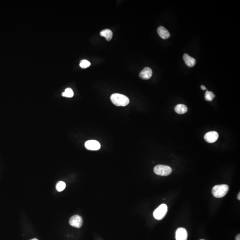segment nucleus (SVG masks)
Masks as SVG:
<instances>
[{
  "label": "nucleus",
  "instance_id": "nucleus-1",
  "mask_svg": "<svg viewBox=\"0 0 240 240\" xmlns=\"http://www.w3.org/2000/svg\"><path fill=\"white\" fill-rule=\"evenodd\" d=\"M112 103L117 106H125L130 103L128 97L125 95L119 94H112L110 97Z\"/></svg>",
  "mask_w": 240,
  "mask_h": 240
},
{
  "label": "nucleus",
  "instance_id": "nucleus-2",
  "mask_svg": "<svg viewBox=\"0 0 240 240\" xmlns=\"http://www.w3.org/2000/svg\"><path fill=\"white\" fill-rule=\"evenodd\" d=\"M229 190V187L226 184H219L214 186L212 189L213 196L217 198H222L227 194Z\"/></svg>",
  "mask_w": 240,
  "mask_h": 240
},
{
  "label": "nucleus",
  "instance_id": "nucleus-3",
  "mask_svg": "<svg viewBox=\"0 0 240 240\" xmlns=\"http://www.w3.org/2000/svg\"><path fill=\"white\" fill-rule=\"evenodd\" d=\"M154 172L156 174L161 176H167L171 174L172 169L169 166L167 165H157L154 168Z\"/></svg>",
  "mask_w": 240,
  "mask_h": 240
},
{
  "label": "nucleus",
  "instance_id": "nucleus-4",
  "mask_svg": "<svg viewBox=\"0 0 240 240\" xmlns=\"http://www.w3.org/2000/svg\"><path fill=\"white\" fill-rule=\"evenodd\" d=\"M168 211V207L167 205L163 204L160 205L158 208H156L154 211V216L156 219L158 220H162L164 218V217L166 215Z\"/></svg>",
  "mask_w": 240,
  "mask_h": 240
},
{
  "label": "nucleus",
  "instance_id": "nucleus-5",
  "mask_svg": "<svg viewBox=\"0 0 240 240\" xmlns=\"http://www.w3.org/2000/svg\"><path fill=\"white\" fill-rule=\"evenodd\" d=\"M70 224L71 226L75 228H81L83 224L82 217L78 215L73 216L70 219Z\"/></svg>",
  "mask_w": 240,
  "mask_h": 240
},
{
  "label": "nucleus",
  "instance_id": "nucleus-6",
  "mask_svg": "<svg viewBox=\"0 0 240 240\" xmlns=\"http://www.w3.org/2000/svg\"><path fill=\"white\" fill-rule=\"evenodd\" d=\"M85 147L87 149L91 150H98L100 148V144L96 140H90L85 143Z\"/></svg>",
  "mask_w": 240,
  "mask_h": 240
},
{
  "label": "nucleus",
  "instance_id": "nucleus-7",
  "mask_svg": "<svg viewBox=\"0 0 240 240\" xmlns=\"http://www.w3.org/2000/svg\"><path fill=\"white\" fill-rule=\"evenodd\" d=\"M219 135L216 131H211L208 132L205 134L204 138L205 141L208 143H212L215 142L218 138Z\"/></svg>",
  "mask_w": 240,
  "mask_h": 240
},
{
  "label": "nucleus",
  "instance_id": "nucleus-8",
  "mask_svg": "<svg viewBox=\"0 0 240 240\" xmlns=\"http://www.w3.org/2000/svg\"><path fill=\"white\" fill-rule=\"evenodd\" d=\"M188 233L187 230L184 228H179L176 232V240H187Z\"/></svg>",
  "mask_w": 240,
  "mask_h": 240
},
{
  "label": "nucleus",
  "instance_id": "nucleus-9",
  "mask_svg": "<svg viewBox=\"0 0 240 240\" xmlns=\"http://www.w3.org/2000/svg\"><path fill=\"white\" fill-rule=\"evenodd\" d=\"M153 72L151 69L149 67H146L144 68L142 71H141L139 76L141 79L143 80H148L150 79L152 76Z\"/></svg>",
  "mask_w": 240,
  "mask_h": 240
},
{
  "label": "nucleus",
  "instance_id": "nucleus-10",
  "mask_svg": "<svg viewBox=\"0 0 240 240\" xmlns=\"http://www.w3.org/2000/svg\"><path fill=\"white\" fill-rule=\"evenodd\" d=\"M157 31H158V35L163 39H167L169 38L170 37L169 32L164 27H158Z\"/></svg>",
  "mask_w": 240,
  "mask_h": 240
},
{
  "label": "nucleus",
  "instance_id": "nucleus-11",
  "mask_svg": "<svg viewBox=\"0 0 240 240\" xmlns=\"http://www.w3.org/2000/svg\"><path fill=\"white\" fill-rule=\"evenodd\" d=\"M183 59L186 65L189 67H193L196 63V61L194 58L191 57L186 53L183 56Z\"/></svg>",
  "mask_w": 240,
  "mask_h": 240
},
{
  "label": "nucleus",
  "instance_id": "nucleus-12",
  "mask_svg": "<svg viewBox=\"0 0 240 240\" xmlns=\"http://www.w3.org/2000/svg\"><path fill=\"white\" fill-rule=\"evenodd\" d=\"M113 32L110 29H105L103 30L100 32V35L103 37H105L106 40L110 41L113 37Z\"/></svg>",
  "mask_w": 240,
  "mask_h": 240
},
{
  "label": "nucleus",
  "instance_id": "nucleus-13",
  "mask_svg": "<svg viewBox=\"0 0 240 240\" xmlns=\"http://www.w3.org/2000/svg\"><path fill=\"white\" fill-rule=\"evenodd\" d=\"M174 110L177 114H182L187 112L188 108L187 106L184 105L179 104L176 106Z\"/></svg>",
  "mask_w": 240,
  "mask_h": 240
},
{
  "label": "nucleus",
  "instance_id": "nucleus-14",
  "mask_svg": "<svg viewBox=\"0 0 240 240\" xmlns=\"http://www.w3.org/2000/svg\"><path fill=\"white\" fill-rule=\"evenodd\" d=\"M73 95H74V93L73 90L70 88H67L65 90V92L62 94V96L63 97H69V98L73 97Z\"/></svg>",
  "mask_w": 240,
  "mask_h": 240
},
{
  "label": "nucleus",
  "instance_id": "nucleus-15",
  "mask_svg": "<svg viewBox=\"0 0 240 240\" xmlns=\"http://www.w3.org/2000/svg\"><path fill=\"white\" fill-rule=\"evenodd\" d=\"M66 187V184L64 182L59 181L56 184V188L57 191L61 192L64 190Z\"/></svg>",
  "mask_w": 240,
  "mask_h": 240
},
{
  "label": "nucleus",
  "instance_id": "nucleus-16",
  "mask_svg": "<svg viewBox=\"0 0 240 240\" xmlns=\"http://www.w3.org/2000/svg\"><path fill=\"white\" fill-rule=\"evenodd\" d=\"M205 99L208 101H212L215 96L213 93L211 91H206L205 94Z\"/></svg>",
  "mask_w": 240,
  "mask_h": 240
},
{
  "label": "nucleus",
  "instance_id": "nucleus-17",
  "mask_svg": "<svg viewBox=\"0 0 240 240\" xmlns=\"http://www.w3.org/2000/svg\"><path fill=\"white\" fill-rule=\"evenodd\" d=\"M91 64L90 61L86 60H82L80 62V66L81 67L82 69H86V68L89 67L91 66Z\"/></svg>",
  "mask_w": 240,
  "mask_h": 240
},
{
  "label": "nucleus",
  "instance_id": "nucleus-18",
  "mask_svg": "<svg viewBox=\"0 0 240 240\" xmlns=\"http://www.w3.org/2000/svg\"><path fill=\"white\" fill-rule=\"evenodd\" d=\"M201 89H202V90H206V88L205 87V86H204V85H202V86H201Z\"/></svg>",
  "mask_w": 240,
  "mask_h": 240
},
{
  "label": "nucleus",
  "instance_id": "nucleus-19",
  "mask_svg": "<svg viewBox=\"0 0 240 240\" xmlns=\"http://www.w3.org/2000/svg\"><path fill=\"white\" fill-rule=\"evenodd\" d=\"M236 240H240V234H238L236 238Z\"/></svg>",
  "mask_w": 240,
  "mask_h": 240
},
{
  "label": "nucleus",
  "instance_id": "nucleus-20",
  "mask_svg": "<svg viewBox=\"0 0 240 240\" xmlns=\"http://www.w3.org/2000/svg\"><path fill=\"white\" fill-rule=\"evenodd\" d=\"M240 193H239L238 195V199L239 200H240Z\"/></svg>",
  "mask_w": 240,
  "mask_h": 240
},
{
  "label": "nucleus",
  "instance_id": "nucleus-21",
  "mask_svg": "<svg viewBox=\"0 0 240 240\" xmlns=\"http://www.w3.org/2000/svg\"><path fill=\"white\" fill-rule=\"evenodd\" d=\"M31 240H38L37 239H36V238H34V239H32Z\"/></svg>",
  "mask_w": 240,
  "mask_h": 240
},
{
  "label": "nucleus",
  "instance_id": "nucleus-22",
  "mask_svg": "<svg viewBox=\"0 0 240 240\" xmlns=\"http://www.w3.org/2000/svg\"><path fill=\"white\" fill-rule=\"evenodd\" d=\"M205 240L202 239V240Z\"/></svg>",
  "mask_w": 240,
  "mask_h": 240
}]
</instances>
